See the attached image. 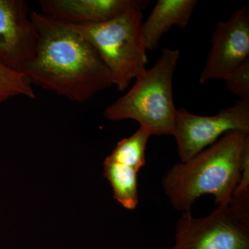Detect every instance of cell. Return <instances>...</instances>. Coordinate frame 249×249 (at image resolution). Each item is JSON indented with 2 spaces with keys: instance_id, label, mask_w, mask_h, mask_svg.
<instances>
[{
  "instance_id": "ba28073f",
  "label": "cell",
  "mask_w": 249,
  "mask_h": 249,
  "mask_svg": "<svg viewBox=\"0 0 249 249\" xmlns=\"http://www.w3.org/2000/svg\"><path fill=\"white\" fill-rule=\"evenodd\" d=\"M24 0H0V62L23 73L35 54L37 33Z\"/></svg>"
},
{
  "instance_id": "3957f363",
  "label": "cell",
  "mask_w": 249,
  "mask_h": 249,
  "mask_svg": "<svg viewBox=\"0 0 249 249\" xmlns=\"http://www.w3.org/2000/svg\"><path fill=\"white\" fill-rule=\"evenodd\" d=\"M180 52L165 48L149 70L135 78L131 89L103 112L107 120H134L151 135H173L177 111L174 103V73Z\"/></svg>"
},
{
  "instance_id": "8992f818",
  "label": "cell",
  "mask_w": 249,
  "mask_h": 249,
  "mask_svg": "<svg viewBox=\"0 0 249 249\" xmlns=\"http://www.w3.org/2000/svg\"><path fill=\"white\" fill-rule=\"evenodd\" d=\"M232 131L249 132V101L238 100L213 116L196 115L183 108L178 109L173 136L181 162L191 160Z\"/></svg>"
},
{
  "instance_id": "30bf717a",
  "label": "cell",
  "mask_w": 249,
  "mask_h": 249,
  "mask_svg": "<svg viewBox=\"0 0 249 249\" xmlns=\"http://www.w3.org/2000/svg\"><path fill=\"white\" fill-rule=\"evenodd\" d=\"M197 4V0H159L147 20L142 22L147 50L159 47L162 37L172 27L186 28Z\"/></svg>"
},
{
  "instance_id": "9a60e30c",
  "label": "cell",
  "mask_w": 249,
  "mask_h": 249,
  "mask_svg": "<svg viewBox=\"0 0 249 249\" xmlns=\"http://www.w3.org/2000/svg\"><path fill=\"white\" fill-rule=\"evenodd\" d=\"M240 178L232 196L249 192V136L246 139L241 155Z\"/></svg>"
},
{
  "instance_id": "6da1fadb",
  "label": "cell",
  "mask_w": 249,
  "mask_h": 249,
  "mask_svg": "<svg viewBox=\"0 0 249 249\" xmlns=\"http://www.w3.org/2000/svg\"><path fill=\"white\" fill-rule=\"evenodd\" d=\"M31 17L37 44L23 73L31 84L78 103L112 86L107 67L78 33L41 12H31Z\"/></svg>"
},
{
  "instance_id": "5b68a950",
  "label": "cell",
  "mask_w": 249,
  "mask_h": 249,
  "mask_svg": "<svg viewBox=\"0 0 249 249\" xmlns=\"http://www.w3.org/2000/svg\"><path fill=\"white\" fill-rule=\"evenodd\" d=\"M249 195L232 196L204 217L183 212L168 249H249Z\"/></svg>"
},
{
  "instance_id": "277c9868",
  "label": "cell",
  "mask_w": 249,
  "mask_h": 249,
  "mask_svg": "<svg viewBox=\"0 0 249 249\" xmlns=\"http://www.w3.org/2000/svg\"><path fill=\"white\" fill-rule=\"evenodd\" d=\"M149 3L138 0L124 14L106 22L68 25L92 46L110 72L113 85L119 91L127 89L130 82L146 70L142 11Z\"/></svg>"
},
{
  "instance_id": "52a82bcc",
  "label": "cell",
  "mask_w": 249,
  "mask_h": 249,
  "mask_svg": "<svg viewBox=\"0 0 249 249\" xmlns=\"http://www.w3.org/2000/svg\"><path fill=\"white\" fill-rule=\"evenodd\" d=\"M249 60V11L243 6L230 18L216 24L211 48L201 72L199 82L229 78Z\"/></svg>"
},
{
  "instance_id": "4fadbf2b",
  "label": "cell",
  "mask_w": 249,
  "mask_h": 249,
  "mask_svg": "<svg viewBox=\"0 0 249 249\" xmlns=\"http://www.w3.org/2000/svg\"><path fill=\"white\" fill-rule=\"evenodd\" d=\"M19 96L36 99L30 80L24 73L11 70L0 62V105Z\"/></svg>"
},
{
  "instance_id": "7c38bea8",
  "label": "cell",
  "mask_w": 249,
  "mask_h": 249,
  "mask_svg": "<svg viewBox=\"0 0 249 249\" xmlns=\"http://www.w3.org/2000/svg\"><path fill=\"white\" fill-rule=\"evenodd\" d=\"M151 136L147 129L140 126L130 137L118 142L108 157L114 161L139 172L145 164L147 143Z\"/></svg>"
},
{
  "instance_id": "5bb4252c",
  "label": "cell",
  "mask_w": 249,
  "mask_h": 249,
  "mask_svg": "<svg viewBox=\"0 0 249 249\" xmlns=\"http://www.w3.org/2000/svg\"><path fill=\"white\" fill-rule=\"evenodd\" d=\"M227 89L242 101H249V60L225 80Z\"/></svg>"
},
{
  "instance_id": "9c48e42d",
  "label": "cell",
  "mask_w": 249,
  "mask_h": 249,
  "mask_svg": "<svg viewBox=\"0 0 249 249\" xmlns=\"http://www.w3.org/2000/svg\"><path fill=\"white\" fill-rule=\"evenodd\" d=\"M138 0H40L41 13L67 25L98 24L120 16Z\"/></svg>"
},
{
  "instance_id": "8fae6325",
  "label": "cell",
  "mask_w": 249,
  "mask_h": 249,
  "mask_svg": "<svg viewBox=\"0 0 249 249\" xmlns=\"http://www.w3.org/2000/svg\"><path fill=\"white\" fill-rule=\"evenodd\" d=\"M103 176L112 188L114 198L125 209L134 210L139 204L138 171L106 157Z\"/></svg>"
},
{
  "instance_id": "7a4b0ae2",
  "label": "cell",
  "mask_w": 249,
  "mask_h": 249,
  "mask_svg": "<svg viewBox=\"0 0 249 249\" xmlns=\"http://www.w3.org/2000/svg\"><path fill=\"white\" fill-rule=\"evenodd\" d=\"M249 132L232 131L191 160L175 163L162 179V187L177 211L191 212L204 195L214 204H229L240 178L241 155Z\"/></svg>"
}]
</instances>
